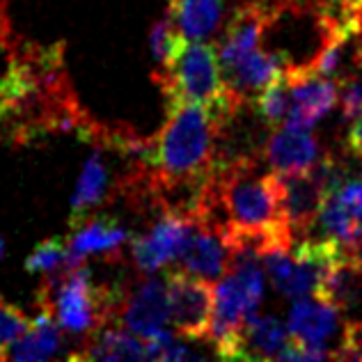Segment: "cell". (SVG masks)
<instances>
[{
    "label": "cell",
    "mask_w": 362,
    "mask_h": 362,
    "mask_svg": "<svg viewBox=\"0 0 362 362\" xmlns=\"http://www.w3.org/2000/svg\"><path fill=\"white\" fill-rule=\"evenodd\" d=\"M337 360H362V319L351 321L341 330L339 349L335 351Z\"/></svg>",
    "instance_id": "24"
},
{
    "label": "cell",
    "mask_w": 362,
    "mask_h": 362,
    "mask_svg": "<svg viewBox=\"0 0 362 362\" xmlns=\"http://www.w3.org/2000/svg\"><path fill=\"white\" fill-rule=\"evenodd\" d=\"M85 264V257L76 255L69 250L62 239H46L40 245H35V250L25 259L28 273H44V275H62L66 271L76 269V266Z\"/></svg>",
    "instance_id": "20"
},
{
    "label": "cell",
    "mask_w": 362,
    "mask_h": 362,
    "mask_svg": "<svg viewBox=\"0 0 362 362\" xmlns=\"http://www.w3.org/2000/svg\"><path fill=\"white\" fill-rule=\"evenodd\" d=\"M3 250H5V241L0 239V257H3Z\"/></svg>",
    "instance_id": "29"
},
{
    "label": "cell",
    "mask_w": 362,
    "mask_h": 362,
    "mask_svg": "<svg viewBox=\"0 0 362 362\" xmlns=\"http://www.w3.org/2000/svg\"><path fill=\"white\" fill-rule=\"evenodd\" d=\"M339 326L341 310L337 305L317 296H300L289 312L287 330L293 339L300 341L305 349H310L317 360H328L335 358L328 344L335 335H341Z\"/></svg>",
    "instance_id": "6"
},
{
    "label": "cell",
    "mask_w": 362,
    "mask_h": 362,
    "mask_svg": "<svg viewBox=\"0 0 362 362\" xmlns=\"http://www.w3.org/2000/svg\"><path fill=\"white\" fill-rule=\"evenodd\" d=\"M266 163L278 175H291L303 173V170L314 168L321 160V147L319 140L312 136V129L291 127L282 124L275 129L264 149Z\"/></svg>",
    "instance_id": "11"
},
{
    "label": "cell",
    "mask_w": 362,
    "mask_h": 362,
    "mask_svg": "<svg viewBox=\"0 0 362 362\" xmlns=\"http://www.w3.org/2000/svg\"><path fill=\"white\" fill-rule=\"evenodd\" d=\"M186 42L188 40L179 33L175 18L170 14L154 23V28H151V35H149V44H151V53H154L156 66H158L156 74L165 71L168 66L175 62V58L179 55V51L186 46Z\"/></svg>",
    "instance_id": "21"
},
{
    "label": "cell",
    "mask_w": 362,
    "mask_h": 362,
    "mask_svg": "<svg viewBox=\"0 0 362 362\" xmlns=\"http://www.w3.org/2000/svg\"><path fill=\"white\" fill-rule=\"evenodd\" d=\"M168 14L188 42H204L223 21L225 0H170Z\"/></svg>",
    "instance_id": "16"
},
{
    "label": "cell",
    "mask_w": 362,
    "mask_h": 362,
    "mask_svg": "<svg viewBox=\"0 0 362 362\" xmlns=\"http://www.w3.org/2000/svg\"><path fill=\"white\" fill-rule=\"evenodd\" d=\"M78 360H103V362H119V360H149V346L136 332L129 328H119L115 323L101 328L85 337L83 351L74 354Z\"/></svg>",
    "instance_id": "13"
},
{
    "label": "cell",
    "mask_w": 362,
    "mask_h": 362,
    "mask_svg": "<svg viewBox=\"0 0 362 362\" xmlns=\"http://www.w3.org/2000/svg\"><path fill=\"white\" fill-rule=\"evenodd\" d=\"M360 35H362V18H360Z\"/></svg>",
    "instance_id": "32"
},
{
    "label": "cell",
    "mask_w": 362,
    "mask_h": 362,
    "mask_svg": "<svg viewBox=\"0 0 362 362\" xmlns=\"http://www.w3.org/2000/svg\"><path fill=\"white\" fill-rule=\"evenodd\" d=\"M62 344V328L55 323V319L49 312L40 310L37 319L30 321L21 337L7 349V358L12 360H46L58 354Z\"/></svg>",
    "instance_id": "17"
},
{
    "label": "cell",
    "mask_w": 362,
    "mask_h": 362,
    "mask_svg": "<svg viewBox=\"0 0 362 362\" xmlns=\"http://www.w3.org/2000/svg\"><path fill=\"white\" fill-rule=\"evenodd\" d=\"M289 88V112L284 124L312 129L339 101V83L317 71H284Z\"/></svg>",
    "instance_id": "7"
},
{
    "label": "cell",
    "mask_w": 362,
    "mask_h": 362,
    "mask_svg": "<svg viewBox=\"0 0 362 362\" xmlns=\"http://www.w3.org/2000/svg\"><path fill=\"white\" fill-rule=\"evenodd\" d=\"M154 81L165 94L168 108L179 103H214L225 99L221 58L214 44L186 42L175 62L165 71L154 74Z\"/></svg>",
    "instance_id": "3"
},
{
    "label": "cell",
    "mask_w": 362,
    "mask_h": 362,
    "mask_svg": "<svg viewBox=\"0 0 362 362\" xmlns=\"http://www.w3.org/2000/svg\"><path fill=\"white\" fill-rule=\"evenodd\" d=\"M37 303L64 332L88 337L110 323H117L122 298L110 287H99L88 264H81L62 275L46 278Z\"/></svg>",
    "instance_id": "2"
},
{
    "label": "cell",
    "mask_w": 362,
    "mask_h": 362,
    "mask_svg": "<svg viewBox=\"0 0 362 362\" xmlns=\"http://www.w3.org/2000/svg\"><path fill=\"white\" fill-rule=\"evenodd\" d=\"M349 257H351V262H354L358 269L362 271V236L358 239V243L349 250Z\"/></svg>",
    "instance_id": "27"
},
{
    "label": "cell",
    "mask_w": 362,
    "mask_h": 362,
    "mask_svg": "<svg viewBox=\"0 0 362 362\" xmlns=\"http://www.w3.org/2000/svg\"><path fill=\"white\" fill-rule=\"evenodd\" d=\"M223 69V85L225 92L243 106L252 103L259 92L275 78L284 76V64L275 53L264 51L262 46L250 53L241 55L227 64H221Z\"/></svg>",
    "instance_id": "10"
},
{
    "label": "cell",
    "mask_w": 362,
    "mask_h": 362,
    "mask_svg": "<svg viewBox=\"0 0 362 362\" xmlns=\"http://www.w3.org/2000/svg\"><path fill=\"white\" fill-rule=\"evenodd\" d=\"M312 3H317L319 9H332L339 5V0H312Z\"/></svg>",
    "instance_id": "28"
},
{
    "label": "cell",
    "mask_w": 362,
    "mask_h": 362,
    "mask_svg": "<svg viewBox=\"0 0 362 362\" xmlns=\"http://www.w3.org/2000/svg\"><path fill=\"white\" fill-rule=\"evenodd\" d=\"M287 344L289 330L278 317L255 314L241 335L239 360H280Z\"/></svg>",
    "instance_id": "15"
},
{
    "label": "cell",
    "mask_w": 362,
    "mask_h": 362,
    "mask_svg": "<svg viewBox=\"0 0 362 362\" xmlns=\"http://www.w3.org/2000/svg\"><path fill=\"white\" fill-rule=\"evenodd\" d=\"M193 227H195L193 218L163 211V216L151 225V230L147 234L131 236L133 264L145 275L165 269L168 264L179 259Z\"/></svg>",
    "instance_id": "5"
},
{
    "label": "cell",
    "mask_w": 362,
    "mask_h": 362,
    "mask_svg": "<svg viewBox=\"0 0 362 362\" xmlns=\"http://www.w3.org/2000/svg\"><path fill=\"white\" fill-rule=\"evenodd\" d=\"M129 241V232L110 216H88L85 221L71 227L69 250L88 257V255H119L122 245Z\"/></svg>",
    "instance_id": "14"
},
{
    "label": "cell",
    "mask_w": 362,
    "mask_h": 362,
    "mask_svg": "<svg viewBox=\"0 0 362 362\" xmlns=\"http://www.w3.org/2000/svg\"><path fill=\"white\" fill-rule=\"evenodd\" d=\"M170 326L186 339H204L214 319V282L199 280L181 269L165 273Z\"/></svg>",
    "instance_id": "4"
},
{
    "label": "cell",
    "mask_w": 362,
    "mask_h": 362,
    "mask_svg": "<svg viewBox=\"0 0 362 362\" xmlns=\"http://www.w3.org/2000/svg\"><path fill=\"white\" fill-rule=\"evenodd\" d=\"M252 103H255L257 117L262 119V124H266L269 129L282 127L284 119H287V112H289V88H287L284 76L266 85V88L259 92V97H257Z\"/></svg>",
    "instance_id": "22"
},
{
    "label": "cell",
    "mask_w": 362,
    "mask_h": 362,
    "mask_svg": "<svg viewBox=\"0 0 362 362\" xmlns=\"http://www.w3.org/2000/svg\"><path fill=\"white\" fill-rule=\"evenodd\" d=\"M232 247L225 236V227L195 221L184 250L179 255V269L199 280L216 282L230 269Z\"/></svg>",
    "instance_id": "9"
},
{
    "label": "cell",
    "mask_w": 362,
    "mask_h": 362,
    "mask_svg": "<svg viewBox=\"0 0 362 362\" xmlns=\"http://www.w3.org/2000/svg\"><path fill=\"white\" fill-rule=\"evenodd\" d=\"M278 9L269 7L262 0H247L243 7L236 9L221 42V51H218L221 64H227L245 53L259 49L262 40L266 37V28L273 21V14Z\"/></svg>",
    "instance_id": "12"
},
{
    "label": "cell",
    "mask_w": 362,
    "mask_h": 362,
    "mask_svg": "<svg viewBox=\"0 0 362 362\" xmlns=\"http://www.w3.org/2000/svg\"><path fill=\"white\" fill-rule=\"evenodd\" d=\"M356 74H358V76H360V78H362V62L358 64V69H356Z\"/></svg>",
    "instance_id": "30"
},
{
    "label": "cell",
    "mask_w": 362,
    "mask_h": 362,
    "mask_svg": "<svg viewBox=\"0 0 362 362\" xmlns=\"http://www.w3.org/2000/svg\"><path fill=\"white\" fill-rule=\"evenodd\" d=\"M30 328V319L25 314L9 305L5 300H0V351H5L14 344V341Z\"/></svg>",
    "instance_id": "23"
},
{
    "label": "cell",
    "mask_w": 362,
    "mask_h": 362,
    "mask_svg": "<svg viewBox=\"0 0 362 362\" xmlns=\"http://www.w3.org/2000/svg\"><path fill=\"white\" fill-rule=\"evenodd\" d=\"M332 193L362 223V179H344Z\"/></svg>",
    "instance_id": "25"
},
{
    "label": "cell",
    "mask_w": 362,
    "mask_h": 362,
    "mask_svg": "<svg viewBox=\"0 0 362 362\" xmlns=\"http://www.w3.org/2000/svg\"><path fill=\"white\" fill-rule=\"evenodd\" d=\"M314 225L321 230L323 239L337 241L339 245H344L346 250H351L362 236V223L339 202L332 190L323 197V202L319 206V214H317V218H314Z\"/></svg>",
    "instance_id": "19"
},
{
    "label": "cell",
    "mask_w": 362,
    "mask_h": 362,
    "mask_svg": "<svg viewBox=\"0 0 362 362\" xmlns=\"http://www.w3.org/2000/svg\"><path fill=\"white\" fill-rule=\"evenodd\" d=\"M117 321L142 339L156 337L170 326V305L163 278H145L122 298Z\"/></svg>",
    "instance_id": "8"
},
{
    "label": "cell",
    "mask_w": 362,
    "mask_h": 362,
    "mask_svg": "<svg viewBox=\"0 0 362 362\" xmlns=\"http://www.w3.org/2000/svg\"><path fill=\"white\" fill-rule=\"evenodd\" d=\"M108 190V168L103 163L101 151H92L85 160L83 173L78 179V188H76L74 199H71V218H69V227L78 225L85 221L92 211L97 209L103 197H106Z\"/></svg>",
    "instance_id": "18"
},
{
    "label": "cell",
    "mask_w": 362,
    "mask_h": 362,
    "mask_svg": "<svg viewBox=\"0 0 362 362\" xmlns=\"http://www.w3.org/2000/svg\"><path fill=\"white\" fill-rule=\"evenodd\" d=\"M349 149L358 160H362V112L351 119L349 129Z\"/></svg>",
    "instance_id": "26"
},
{
    "label": "cell",
    "mask_w": 362,
    "mask_h": 362,
    "mask_svg": "<svg viewBox=\"0 0 362 362\" xmlns=\"http://www.w3.org/2000/svg\"><path fill=\"white\" fill-rule=\"evenodd\" d=\"M0 360H7V354H5V351H0Z\"/></svg>",
    "instance_id": "31"
},
{
    "label": "cell",
    "mask_w": 362,
    "mask_h": 362,
    "mask_svg": "<svg viewBox=\"0 0 362 362\" xmlns=\"http://www.w3.org/2000/svg\"><path fill=\"white\" fill-rule=\"evenodd\" d=\"M227 119L204 103L168 108L165 127L151 140V186L202 184L211 179L218 136Z\"/></svg>",
    "instance_id": "1"
}]
</instances>
